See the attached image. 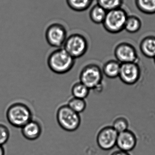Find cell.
<instances>
[{
	"label": "cell",
	"mask_w": 155,
	"mask_h": 155,
	"mask_svg": "<svg viewBox=\"0 0 155 155\" xmlns=\"http://www.w3.org/2000/svg\"><path fill=\"white\" fill-rule=\"evenodd\" d=\"M70 8L77 12H82L88 9L92 4V0H66Z\"/></svg>",
	"instance_id": "19"
},
{
	"label": "cell",
	"mask_w": 155,
	"mask_h": 155,
	"mask_svg": "<svg viewBox=\"0 0 155 155\" xmlns=\"http://www.w3.org/2000/svg\"><path fill=\"white\" fill-rule=\"evenodd\" d=\"M141 73L138 62L123 63L120 66L118 78L124 84L131 86L139 81Z\"/></svg>",
	"instance_id": "10"
},
{
	"label": "cell",
	"mask_w": 155,
	"mask_h": 155,
	"mask_svg": "<svg viewBox=\"0 0 155 155\" xmlns=\"http://www.w3.org/2000/svg\"><path fill=\"white\" fill-rule=\"evenodd\" d=\"M75 60L63 48H59L49 55L47 64L52 72L62 75L68 73L73 68Z\"/></svg>",
	"instance_id": "2"
},
{
	"label": "cell",
	"mask_w": 155,
	"mask_h": 155,
	"mask_svg": "<svg viewBox=\"0 0 155 155\" xmlns=\"http://www.w3.org/2000/svg\"><path fill=\"white\" fill-rule=\"evenodd\" d=\"M136 8L146 15L155 14V0H135Z\"/></svg>",
	"instance_id": "16"
},
{
	"label": "cell",
	"mask_w": 155,
	"mask_h": 155,
	"mask_svg": "<svg viewBox=\"0 0 155 155\" xmlns=\"http://www.w3.org/2000/svg\"><path fill=\"white\" fill-rule=\"evenodd\" d=\"M128 15L122 8L107 12L102 25L104 29L111 34H117L124 30Z\"/></svg>",
	"instance_id": "5"
},
{
	"label": "cell",
	"mask_w": 155,
	"mask_h": 155,
	"mask_svg": "<svg viewBox=\"0 0 155 155\" xmlns=\"http://www.w3.org/2000/svg\"><path fill=\"white\" fill-rule=\"evenodd\" d=\"M68 37L65 26L58 22L50 24L45 31L46 41L51 47L56 48H62Z\"/></svg>",
	"instance_id": "7"
},
{
	"label": "cell",
	"mask_w": 155,
	"mask_h": 155,
	"mask_svg": "<svg viewBox=\"0 0 155 155\" xmlns=\"http://www.w3.org/2000/svg\"><path fill=\"white\" fill-rule=\"evenodd\" d=\"M56 119L60 127L68 132L76 131L81 124L80 115L71 109L67 104H63L58 108Z\"/></svg>",
	"instance_id": "4"
},
{
	"label": "cell",
	"mask_w": 155,
	"mask_h": 155,
	"mask_svg": "<svg viewBox=\"0 0 155 155\" xmlns=\"http://www.w3.org/2000/svg\"><path fill=\"white\" fill-rule=\"evenodd\" d=\"M124 0H97V4L107 12L121 8Z\"/></svg>",
	"instance_id": "22"
},
{
	"label": "cell",
	"mask_w": 155,
	"mask_h": 155,
	"mask_svg": "<svg viewBox=\"0 0 155 155\" xmlns=\"http://www.w3.org/2000/svg\"><path fill=\"white\" fill-rule=\"evenodd\" d=\"M6 118L13 127L21 128L33 119L32 110L26 103L21 101L12 102L8 107Z\"/></svg>",
	"instance_id": "1"
},
{
	"label": "cell",
	"mask_w": 155,
	"mask_h": 155,
	"mask_svg": "<svg viewBox=\"0 0 155 155\" xmlns=\"http://www.w3.org/2000/svg\"><path fill=\"white\" fill-rule=\"evenodd\" d=\"M141 54L147 58L153 59L155 57V36L149 35L144 37L139 44Z\"/></svg>",
	"instance_id": "13"
},
{
	"label": "cell",
	"mask_w": 155,
	"mask_h": 155,
	"mask_svg": "<svg viewBox=\"0 0 155 155\" xmlns=\"http://www.w3.org/2000/svg\"><path fill=\"white\" fill-rule=\"evenodd\" d=\"M142 27L141 20L135 15L128 16L124 30L131 34L138 32Z\"/></svg>",
	"instance_id": "17"
},
{
	"label": "cell",
	"mask_w": 155,
	"mask_h": 155,
	"mask_svg": "<svg viewBox=\"0 0 155 155\" xmlns=\"http://www.w3.org/2000/svg\"><path fill=\"white\" fill-rule=\"evenodd\" d=\"M153 59H154V63H155V57L153 58Z\"/></svg>",
	"instance_id": "26"
},
{
	"label": "cell",
	"mask_w": 155,
	"mask_h": 155,
	"mask_svg": "<svg viewBox=\"0 0 155 155\" xmlns=\"http://www.w3.org/2000/svg\"><path fill=\"white\" fill-rule=\"evenodd\" d=\"M110 155H130V154L129 152H126V151L118 149L112 152Z\"/></svg>",
	"instance_id": "24"
},
{
	"label": "cell",
	"mask_w": 155,
	"mask_h": 155,
	"mask_svg": "<svg viewBox=\"0 0 155 155\" xmlns=\"http://www.w3.org/2000/svg\"><path fill=\"white\" fill-rule=\"evenodd\" d=\"M129 125L127 118L126 116L120 115L114 118L111 126L119 133L129 129Z\"/></svg>",
	"instance_id": "20"
},
{
	"label": "cell",
	"mask_w": 155,
	"mask_h": 155,
	"mask_svg": "<svg viewBox=\"0 0 155 155\" xmlns=\"http://www.w3.org/2000/svg\"><path fill=\"white\" fill-rule=\"evenodd\" d=\"M67 104L71 109L79 114L86 110L87 106L85 99L73 97L68 100Z\"/></svg>",
	"instance_id": "21"
},
{
	"label": "cell",
	"mask_w": 155,
	"mask_h": 155,
	"mask_svg": "<svg viewBox=\"0 0 155 155\" xmlns=\"http://www.w3.org/2000/svg\"><path fill=\"white\" fill-rule=\"evenodd\" d=\"M116 60L120 64L138 62L139 56L137 50L133 45L127 42L118 44L114 50Z\"/></svg>",
	"instance_id": "9"
},
{
	"label": "cell",
	"mask_w": 155,
	"mask_h": 155,
	"mask_svg": "<svg viewBox=\"0 0 155 155\" xmlns=\"http://www.w3.org/2000/svg\"><path fill=\"white\" fill-rule=\"evenodd\" d=\"M103 77L101 67L95 63H90L81 70L79 81L90 90L100 91L103 88Z\"/></svg>",
	"instance_id": "3"
},
{
	"label": "cell",
	"mask_w": 155,
	"mask_h": 155,
	"mask_svg": "<svg viewBox=\"0 0 155 155\" xmlns=\"http://www.w3.org/2000/svg\"><path fill=\"white\" fill-rule=\"evenodd\" d=\"M137 138L133 131L128 129L119 133L117 138L116 147L119 150L129 152L137 146Z\"/></svg>",
	"instance_id": "11"
},
{
	"label": "cell",
	"mask_w": 155,
	"mask_h": 155,
	"mask_svg": "<svg viewBox=\"0 0 155 155\" xmlns=\"http://www.w3.org/2000/svg\"><path fill=\"white\" fill-rule=\"evenodd\" d=\"M107 11L97 4L91 8L89 16L91 21L96 24H102L106 18Z\"/></svg>",
	"instance_id": "15"
},
{
	"label": "cell",
	"mask_w": 155,
	"mask_h": 155,
	"mask_svg": "<svg viewBox=\"0 0 155 155\" xmlns=\"http://www.w3.org/2000/svg\"><path fill=\"white\" fill-rule=\"evenodd\" d=\"M88 42L83 35L72 33L68 36L62 48L75 59L83 57L88 49Z\"/></svg>",
	"instance_id": "6"
},
{
	"label": "cell",
	"mask_w": 155,
	"mask_h": 155,
	"mask_svg": "<svg viewBox=\"0 0 155 155\" xmlns=\"http://www.w3.org/2000/svg\"><path fill=\"white\" fill-rule=\"evenodd\" d=\"M90 91L88 87L79 81L74 83L71 87L72 97L82 99H85L87 97Z\"/></svg>",
	"instance_id": "18"
},
{
	"label": "cell",
	"mask_w": 155,
	"mask_h": 155,
	"mask_svg": "<svg viewBox=\"0 0 155 155\" xmlns=\"http://www.w3.org/2000/svg\"><path fill=\"white\" fill-rule=\"evenodd\" d=\"M118 133L111 125L102 127L98 130L96 141L100 148L103 150H110L116 146Z\"/></svg>",
	"instance_id": "8"
},
{
	"label": "cell",
	"mask_w": 155,
	"mask_h": 155,
	"mask_svg": "<svg viewBox=\"0 0 155 155\" xmlns=\"http://www.w3.org/2000/svg\"><path fill=\"white\" fill-rule=\"evenodd\" d=\"M10 137L9 129L5 124L0 123V145L3 146L8 142Z\"/></svg>",
	"instance_id": "23"
},
{
	"label": "cell",
	"mask_w": 155,
	"mask_h": 155,
	"mask_svg": "<svg viewBox=\"0 0 155 155\" xmlns=\"http://www.w3.org/2000/svg\"><path fill=\"white\" fill-rule=\"evenodd\" d=\"M121 64L117 60L111 59L104 63L101 67L103 75L109 79L118 78Z\"/></svg>",
	"instance_id": "14"
},
{
	"label": "cell",
	"mask_w": 155,
	"mask_h": 155,
	"mask_svg": "<svg viewBox=\"0 0 155 155\" xmlns=\"http://www.w3.org/2000/svg\"><path fill=\"white\" fill-rule=\"evenodd\" d=\"M21 133L26 139L35 140L38 139L42 134V125L38 120L32 119L21 128Z\"/></svg>",
	"instance_id": "12"
},
{
	"label": "cell",
	"mask_w": 155,
	"mask_h": 155,
	"mask_svg": "<svg viewBox=\"0 0 155 155\" xmlns=\"http://www.w3.org/2000/svg\"><path fill=\"white\" fill-rule=\"evenodd\" d=\"M5 150L3 146L0 145V155H5Z\"/></svg>",
	"instance_id": "25"
},
{
	"label": "cell",
	"mask_w": 155,
	"mask_h": 155,
	"mask_svg": "<svg viewBox=\"0 0 155 155\" xmlns=\"http://www.w3.org/2000/svg\"><path fill=\"white\" fill-rule=\"evenodd\" d=\"M92 1H93V0H92Z\"/></svg>",
	"instance_id": "27"
}]
</instances>
